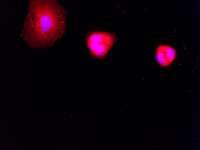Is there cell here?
Returning <instances> with one entry per match:
<instances>
[{"label": "cell", "mask_w": 200, "mask_h": 150, "mask_svg": "<svg viewBox=\"0 0 200 150\" xmlns=\"http://www.w3.org/2000/svg\"><path fill=\"white\" fill-rule=\"evenodd\" d=\"M176 56V51L172 47L161 45L156 51V59L159 65L162 67L169 65Z\"/></svg>", "instance_id": "cell-2"}, {"label": "cell", "mask_w": 200, "mask_h": 150, "mask_svg": "<svg viewBox=\"0 0 200 150\" xmlns=\"http://www.w3.org/2000/svg\"><path fill=\"white\" fill-rule=\"evenodd\" d=\"M115 37L108 33L98 32L91 34L88 37L87 44L92 54L99 46L110 44L113 45Z\"/></svg>", "instance_id": "cell-1"}]
</instances>
